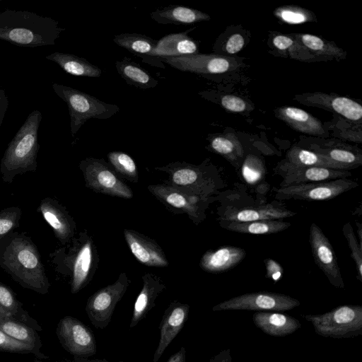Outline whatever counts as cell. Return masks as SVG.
I'll use <instances>...</instances> for the list:
<instances>
[{
	"label": "cell",
	"mask_w": 362,
	"mask_h": 362,
	"mask_svg": "<svg viewBox=\"0 0 362 362\" xmlns=\"http://www.w3.org/2000/svg\"><path fill=\"white\" fill-rule=\"evenodd\" d=\"M0 267L22 287L42 295L49 292L40 254L26 233L14 231L0 242Z\"/></svg>",
	"instance_id": "obj_1"
},
{
	"label": "cell",
	"mask_w": 362,
	"mask_h": 362,
	"mask_svg": "<svg viewBox=\"0 0 362 362\" xmlns=\"http://www.w3.org/2000/svg\"><path fill=\"white\" fill-rule=\"evenodd\" d=\"M65 28L54 19L28 11H0V40L28 47L55 45Z\"/></svg>",
	"instance_id": "obj_2"
},
{
	"label": "cell",
	"mask_w": 362,
	"mask_h": 362,
	"mask_svg": "<svg viewBox=\"0 0 362 362\" xmlns=\"http://www.w3.org/2000/svg\"><path fill=\"white\" fill-rule=\"evenodd\" d=\"M41 121L42 112L38 110L32 111L8 144L0 163L4 182L11 184L16 175L36 170Z\"/></svg>",
	"instance_id": "obj_3"
},
{
	"label": "cell",
	"mask_w": 362,
	"mask_h": 362,
	"mask_svg": "<svg viewBox=\"0 0 362 362\" xmlns=\"http://www.w3.org/2000/svg\"><path fill=\"white\" fill-rule=\"evenodd\" d=\"M49 258L58 273L70 278L72 294L77 293L89 284L98 262L94 243L86 231L74 238L70 245L50 253Z\"/></svg>",
	"instance_id": "obj_4"
},
{
	"label": "cell",
	"mask_w": 362,
	"mask_h": 362,
	"mask_svg": "<svg viewBox=\"0 0 362 362\" xmlns=\"http://www.w3.org/2000/svg\"><path fill=\"white\" fill-rule=\"evenodd\" d=\"M52 88L67 105L72 136L87 120L109 119L119 110V107L115 104L107 103L70 86L54 83Z\"/></svg>",
	"instance_id": "obj_5"
},
{
	"label": "cell",
	"mask_w": 362,
	"mask_h": 362,
	"mask_svg": "<svg viewBox=\"0 0 362 362\" xmlns=\"http://www.w3.org/2000/svg\"><path fill=\"white\" fill-rule=\"evenodd\" d=\"M303 317L310 322L320 336L344 339L362 334V306L344 305L321 315Z\"/></svg>",
	"instance_id": "obj_6"
},
{
	"label": "cell",
	"mask_w": 362,
	"mask_h": 362,
	"mask_svg": "<svg viewBox=\"0 0 362 362\" xmlns=\"http://www.w3.org/2000/svg\"><path fill=\"white\" fill-rule=\"evenodd\" d=\"M156 170L168 175L167 184L187 192L208 197L215 189V182L209 168L203 163L196 165L176 161Z\"/></svg>",
	"instance_id": "obj_7"
},
{
	"label": "cell",
	"mask_w": 362,
	"mask_h": 362,
	"mask_svg": "<svg viewBox=\"0 0 362 362\" xmlns=\"http://www.w3.org/2000/svg\"><path fill=\"white\" fill-rule=\"evenodd\" d=\"M86 186L97 193L131 199L130 187L116 175L111 165L103 158H86L79 163Z\"/></svg>",
	"instance_id": "obj_8"
},
{
	"label": "cell",
	"mask_w": 362,
	"mask_h": 362,
	"mask_svg": "<svg viewBox=\"0 0 362 362\" xmlns=\"http://www.w3.org/2000/svg\"><path fill=\"white\" fill-rule=\"evenodd\" d=\"M358 186V183L349 178L337 179L300 184L284 187L273 188L277 200L326 201Z\"/></svg>",
	"instance_id": "obj_9"
},
{
	"label": "cell",
	"mask_w": 362,
	"mask_h": 362,
	"mask_svg": "<svg viewBox=\"0 0 362 362\" xmlns=\"http://www.w3.org/2000/svg\"><path fill=\"white\" fill-rule=\"evenodd\" d=\"M130 282L127 275L121 273L116 281L99 289L88 298L85 310L96 329H103L108 326L115 308L126 293Z\"/></svg>",
	"instance_id": "obj_10"
},
{
	"label": "cell",
	"mask_w": 362,
	"mask_h": 362,
	"mask_svg": "<svg viewBox=\"0 0 362 362\" xmlns=\"http://www.w3.org/2000/svg\"><path fill=\"white\" fill-rule=\"evenodd\" d=\"M148 189L172 212L187 214L196 224L206 218L205 210L210 201L208 197L192 194L166 184L151 185L148 186Z\"/></svg>",
	"instance_id": "obj_11"
},
{
	"label": "cell",
	"mask_w": 362,
	"mask_h": 362,
	"mask_svg": "<svg viewBox=\"0 0 362 362\" xmlns=\"http://www.w3.org/2000/svg\"><path fill=\"white\" fill-rule=\"evenodd\" d=\"M300 302L289 296L267 291L245 293L224 300L212 308L213 311L255 310L281 312L292 310Z\"/></svg>",
	"instance_id": "obj_12"
},
{
	"label": "cell",
	"mask_w": 362,
	"mask_h": 362,
	"mask_svg": "<svg viewBox=\"0 0 362 362\" xmlns=\"http://www.w3.org/2000/svg\"><path fill=\"white\" fill-rule=\"evenodd\" d=\"M56 334L62 348L73 356L88 358L97 352L94 333L76 317H62L57 324Z\"/></svg>",
	"instance_id": "obj_13"
},
{
	"label": "cell",
	"mask_w": 362,
	"mask_h": 362,
	"mask_svg": "<svg viewBox=\"0 0 362 362\" xmlns=\"http://www.w3.org/2000/svg\"><path fill=\"white\" fill-rule=\"evenodd\" d=\"M309 243L315 264L333 286L344 288L334 248L329 240L315 223H313L310 227Z\"/></svg>",
	"instance_id": "obj_14"
},
{
	"label": "cell",
	"mask_w": 362,
	"mask_h": 362,
	"mask_svg": "<svg viewBox=\"0 0 362 362\" xmlns=\"http://www.w3.org/2000/svg\"><path fill=\"white\" fill-rule=\"evenodd\" d=\"M275 174L283 177L279 187L348 178L351 173L346 170H335L322 167H305L291 165L284 160L274 168Z\"/></svg>",
	"instance_id": "obj_15"
},
{
	"label": "cell",
	"mask_w": 362,
	"mask_h": 362,
	"mask_svg": "<svg viewBox=\"0 0 362 362\" xmlns=\"http://www.w3.org/2000/svg\"><path fill=\"white\" fill-rule=\"evenodd\" d=\"M177 70L208 76L223 74L231 69V59L218 54H192L179 57L160 59Z\"/></svg>",
	"instance_id": "obj_16"
},
{
	"label": "cell",
	"mask_w": 362,
	"mask_h": 362,
	"mask_svg": "<svg viewBox=\"0 0 362 362\" xmlns=\"http://www.w3.org/2000/svg\"><path fill=\"white\" fill-rule=\"evenodd\" d=\"M37 211L49 225L55 237L62 245L70 243L74 238L76 223L66 209L57 200L51 197L42 199Z\"/></svg>",
	"instance_id": "obj_17"
},
{
	"label": "cell",
	"mask_w": 362,
	"mask_h": 362,
	"mask_svg": "<svg viewBox=\"0 0 362 362\" xmlns=\"http://www.w3.org/2000/svg\"><path fill=\"white\" fill-rule=\"evenodd\" d=\"M189 313V305L178 300L170 302L159 325L160 339L153 361L158 362L163 354L184 327Z\"/></svg>",
	"instance_id": "obj_18"
},
{
	"label": "cell",
	"mask_w": 362,
	"mask_h": 362,
	"mask_svg": "<svg viewBox=\"0 0 362 362\" xmlns=\"http://www.w3.org/2000/svg\"><path fill=\"white\" fill-rule=\"evenodd\" d=\"M199 53L196 41L187 32L170 33L158 40L154 52L150 55L148 64L165 68L160 58L179 57Z\"/></svg>",
	"instance_id": "obj_19"
},
{
	"label": "cell",
	"mask_w": 362,
	"mask_h": 362,
	"mask_svg": "<svg viewBox=\"0 0 362 362\" xmlns=\"http://www.w3.org/2000/svg\"><path fill=\"white\" fill-rule=\"evenodd\" d=\"M124 235L132 253L139 262L156 267L168 265L163 250L154 240L131 229H125Z\"/></svg>",
	"instance_id": "obj_20"
},
{
	"label": "cell",
	"mask_w": 362,
	"mask_h": 362,
	"mask_svg": "<svg viewBox=\"0 0 362 362\" xmlns=\"http://www.w3.org/2000/svg\"><path fill=\"white\" fill-rule=\"evenodd\" d=\"M301 103L334 111L353 121L360 120L362 107L357 102L342 96H332L322 93L304 94L296 97Z\"/></svg>",
	"instance_id": "obj_21"
},
{
	"label": "cell",
	"mask_w": 362,
	"mask_h": 362,
	"mask_svg": "<svg viewBox=\"0 0 362 362\" xmlns=\"http://www.w3.org/2000/svg\"><path fill=\"white\" fill-rule=\"evenodd\" d=\"M142 280V288L134 305L130 329L134 328L146 317L149 311L156 306L158 296L166 288L162 279L152 273L143 275Z\"/></svg>",
	"instance_id": "obj_22"
},
{
	"label": "cell",
	"mask_w": 362,
	"mask_h": 362,
	"mask_svg": "<svg viewBox=\"0 0 362 362\" xmlns=\"http://www.w3.org/2000/svg\"><path fill=\"white\" fill-rule=\"evenodd\" d=\"M246 256L244 249L232 245L207 250L202 257L200 267L213 274L225 272L238 265Z\"/></svg>",
	"instance_id": "obj_23"
},
{
	"label": "cell",
	"mask_w": 362,
	"mask_h": 362,
	"mask_svg": "<svg viewBox=\"0 0 362 362\" xmlns=\"http://www.w3.org/2000/svg\"><path fill=\"white\" fill-rule=\"evenodd\" d=\"M252 320L265 334L274 337H284L301 327L296 318L278 312H256Z\"/></svg>",
	"instance_id": "obj_24"
},
{
	"label": "cell",
	"mask_w": 362,
	"mask_h": 362,
	"mask_svg": "<svg viewBox=\"0 0 362 362\" xmlns=\"http://www.w3.org/2000/svg\"><path fill=\"white\" fill-rule=\"evenodd\" d=\"M297 213L272 204L249 206L226 211L221 220L235 222H248L262 220H279L295 216Z\"/></svg>",
	"instance_id": "obj_25"
},
{
	"label": "cell",
	"mask_w": 362,
	"mask_h": 362,
	"mask_svg": "<svg viewBox=\"0 0 362 362\" xmlns=\"http://www.w3.org/2000/svg\"><path fill=\"white\" fill-rule=\"evenodd\" d=\"M151 19L160 24L187 25L210 19V16L197 9L180 5H169L150 13Z\"/></svg>",
	"instance_id": "obj_26"
},
{
	"label": "cell",
	"mask_w": 362,
	"mask_h": 362,
	"mask_svg": "<svg viewBox=\"0 0 362 362\" xmlns=\"http://www.w3.org/2000/svg\"><path fill=\"white\" fill-rule=\"evenodd\" d=\"M276 115L293 129L311 135L322 136L325 130L322 123L308 112L293 107H281Z\"/></svg>",
	"instance_id": "obj_27"
},
{
	"label": "cell",
	"mask_w": 362,
	"mask_h": 362,
	"mask_svg": "<svg viewBox=\"0 0 362 362\" xmlns=\"http://www.w3.org/2000/svg\"><path fill=\"white\" fill-rule=\"evenodd\" d=\"M45 59L57 64L65 72L73 76L96 78L102 74L100 68L74 54L54 52Z\"/></svg>",
	"instance_id": "obj_28"
},
{
	"label": "cell",
	"mask_w": 362,
	"mask_h": 362,
	"mask_svg": "<svg viewBox=\"0 0 362 362\" xmlns=\"http://www.w3.org/2000/svg\"><path fill=\"white\" fill-rule=\"evenodd\" d=\"M115 67L120 76L129 86L148 89L158 84L156 78L131 58L125 57L120 61H116Z\"/></svg>",
	"instance_id": "obj_29"
},
{
	"label": "cell",
	"mask_w": 362,
	"mask_h": 362,
	"mask_svg": "<svg viewBox=\"0 0 362 362\" xmlns=\"http://www.w3.org/2000/svg\"><path fill=\"white\" fill-rule=\"evenodd\" d=\"M220 226L230 231L253 235H269L288 229L291 223L279 220H262L248 222H235L219 220Z\"/></svg>",
	"instance_id": "obj_30"
},
{
	"label": "cell",
	"mask_w": 362,
	"mask_h": 362,
	"mask_svg": "<svg viewBox=\"0 0 362 362\" xmlns=\"http://www.w3.org/2000/svg\"><path fill=\"white\" fill-rule=\"evenodd\" d=\"M0 329L11 337L32 346L38 354L40 360L48 358L40 351L42 344L35 329L11 317L0 322Z\"/></svg>",
	"instance_id": "obj_31"
},
{
	"label": "cell",
	"mask_w": 362,
	"mask_h": 362,
	"mask_svg": "<svg viewBox=\"0 0 362 362\" xmlns=\"http://www.w3.org/2000/svg\"><path fill=\"white\" fill-rule=\"evenodd\" d=\"M284 160L297 166L322 167L335 170H349L346 166L330 160L321 153L296 146L292 147L287 152L286 159Z\"/></svg>",
	"instance_id": "obj_32"
},
{
	"label": "cell",
	"mask_w": 362,
	"mask_h": 362,
	"mask_svg": "<svg viewBox=\"0 0 362 362\" xmlns=\"http://www.w3.org/2000/svg\"><path fill=\"white\" fill-rule=\"evenodd\" d=\"M113 41L119 47L141 57L147 63L154 52L158 40L139 33H121L114 36Z\"/></svg>",
	"instance_id": "obj_33"
},
{
	"label": "cell",
	"mask_w": 362,
	"mask_h": 362,
	"mask_svg": "<svg viewBox=\"0 0 362 362\" xmlns=\"http://www.w3.org/2000/svg\"><path fill=\"white\" fill-rule=\"evenodd\" d=\"M0 306L13 319L35 329L42 331V327L23 308V304L17 299L13 291L0 281Z\"/></svg>",
	"instance_id": "obj_34"
},
{
	"label": "cell",
	"mask_w": 362,
	"mask_h": 362,
	"mask_svg": "<svg viewBox=\"0 0 362 362\" xmlns=\"http://www.w3.org/2000/svg\"><path fill=\"white\" fill-rule=\"evenodd\" d=\"M209 140L207 148L210 151L222 156L235 168L240 167L243 157V148L234 135H212Z\"/></svg>",
	"instance_id": "obj_35"
},
{
	"label": "cell",
	"mask_w": 362,
	"mask_h": 362,
	"mask_svg": "<svg viewBox=\"0 0 362 362\" xmlns=\"http://www.w3.org/2000/svg\"><path fill=\"white\" fill-rule=\"evenodd\" d=\"M308 51L317 55L337 58L345 57L344 52L334 44L310 34L292 35Z\"/></svg>",
	"instance_id": "obj_36"
},
{
	"label": "cell",
	"mask_w": 362,
	"mask_h": 362,
	"mask_svg": "<svg viewBox=\"0 0 362 362\" xmlns=\"http://www.w3.org/2000/svg\"><path fill=\"white\" fill-rule=\"evenodd\" d=\"M109 164L124 179L136 183L139 174L136 165L133 158L122 151H111L107 154Z\"/></svg>",
	"instance_id": "obj_37"
},
{
	"label": "cell",
	"mask_w": 362,
	"mask_h": 362,
	"mask_svg": "<svg viewBox=\"0 0 362 362\" xmlns=\"http://www.w3.org/2000/svg\"><path fill=\"white\" fill-rule=\"evenodd\" d=\"M274 46L280 51L287 52L292 58L307 61L313 55L296 40L286 35H279L273 38Z\"/></svg>",
	"instance_id": "obj_38"
},
{
	"label": "cell",
	"mask_w": 362,
	"mask_h": 362,
	"mask_svg": "<svg viewBox=\"0 0 362 362\" xmlns=\"http://www.w3.org/2000/svg\"><path fill=\"white\" fill-rule=\"evenodd\" d=\"M22 213L21 209L16 206L0 211V242L19 227Z\"/></svg>",
	"instance_id": "obj_39"
},
{
	"label": "cell",
	"mask_w": 362,
	"mask_h": 362,
	"mask_svg": "<svg viewBox=\"0 0 362 362\" xmlns=\"http://www.w3.org/2000/svg\"><path fill=\"white\" fill-rule=\"evenodd\" d=\"M330 160L346 166L349 170L358 168L362 164L361 154H356L351 151L342 148H331L324 151H317Z\"/></svg>",
	"instance_id": "obj_40"
},
{
	"label": "cell",
	"mask_w": 362,
	"mask_h": 362,
	"mask_svg": "<svg viewBox=\"0 0 362 362\" xmlns=\"http://www.w3.org/2000/svg\"><path fill=\"white\" fill-rule=\"evenodd\" d=\"M342 232L347 241L351 257L356 264L357 279L362 282V245L359 244L350 223L343 226Z\"/></svg>",
	"instance_id": "obj_41"
},
{
	"label": "cell",
	"mask_w": 362,
	"mask_h": 362,
	"mask_svg": "<svg viewBox=\"0 0 362 362\" xmlns=\"http://www.w3.org/2000/svg\"><path fill=\"white\" fill-rule=\"evenodd\" d=\"M0 351L17 354H32L40 359L38 354L32 346L11 337L1 329Z\"/></svg>",
	"instance_id": "obj_42"
},
{
	"label": "cell",
	"mask_w": 362,
	"mask_h": 362,
	"mask_svg": "<svg viewBox=\"0 0 362 362\" xmlns=\"http://www.w3.org/2000/svg\"><path fill=\"white\" fill-rule=\"evenodd\" d=\"M243 176L251 185L259 181L265 175L264 168L256 157L248 156L243 165Z\"/></svg>",
	"instance_id": "obj_43"
},
{
	"label": "cell",
	"mask_w": 362,
	"mask_h": 362,
	"mask_svg": "<svg viewBox=\"0 0 362 362\" xmlns=\"http://www.w3.org/2000/svg\"><path fill=\"white\" fill-rule=\"evenodd\" d=\"M276 15L288 23H302L310 19L305 11L296 7H282L278 9Z\"/></svg>",
	"instance_id": "obj_44"
},
{
	"label": "cell",
	"mask_w": 362,
	"mask_h": 362,
	"mask_svg": "<svg viewBox=\"0 0 362 362\" xmlns=\"http://www.w3.org/2000/svg\"><path fill=\"white\" fill-rule=\"evenodd\" d=\"M220 102L225 109L234 112H243L247 108L245 102L235 95H226L221 98Z\"/></svg>",
	"instance_id": "obj_45"
},
{
	"label": "cell",
	"mask_w": 362,
	"mask_h": 362,
	"mask_svg": "<svg viewBox=\"0 0 362 362\" xmlns=\"http://www.w3.org/2000/svg\"><path fill=\"white\" fill-rule=\"evenodd\" d=\"M264 263L266 270L265 277L272 280L274 283L279 281L284 273L282 266L272 258L264 259Z\"/></svg>",
	"instance_id": "obj_46"
},
{
	"label": "cell",
	"mask_w": 362,
	"mask_h": 362,
	"mask_svg": "<svg viewBox=\"0 0 362 362\" xmlns=\"http://www.w3.org/2000/svg\"><path fill=\"white\" fill-rule=\"evenodd\" d=\"M244 42V38L241 35L234 34L228 39L225 50L228 54L237 53L243 48Z\"/></svg>",
	"instance_id": "obj_47"
},
{
	"label": "cell",
	"mask_w": 362,
	"mask_h": 362,
	"mask_svg": "<svg viewBox=\"0 0 362 362\" xmlns=\"http://www.w3.org/2000/svg\"><path fill=\"white\" fill-rule=\"evenodd\" d=\"M8 99L5 90L0 88V129L6 114Z\"/></svg>",
	"instance_id": "obj_48"
},
{
	"label": "cell",
	"mask_w": 362,
	"mask_h": 362,
	"mask_svg": "<svg viewBox=\"0 0 362 362\" xmlns=\"http://www.w3.org/2000/svg\"><path fill=\"white\" fill-rule=\"evenodd\" d=\"M209 362H233L230 349L220 351L218 354L214 356Z\"/></svg>",
	"instance_id": "obj_49"
},
{
	"label": "cell",
	"mask_w": 362,
	"mask_h": 362,
	"mask_svg": "<svg viewBox=\"0 0 362 362\" xmlns=\"http://www.w3.org/2000/svg\"><path fill=\"white\" fill-rule=\"evenodd\" d=\"M186 361V349L185 346L171 355L166 362H185Z\"/></svg>",
	"instance_id": "obj_50"
},
{
	"label": "cell",
	"mask_w": 362,
	"mask_h": 362,
	"mask_svg": "<svg viewBox=\"0 0 362 362\" xmlns=\"http://www.w3.org/2000/svg\"><path fill=\"white\" fill-rule=\"evenodd\" d=\"M60 362H109L105 359H89L88 358L74 356L73 359H64ZM117 362H124L122 361Z\"/></svg>",
	"instance_id": "obj_51"
},
{
	"label": "cell",
	"mask_w": 362,
	"mask_h": 362,
	"mask_svg": "<svg viewBox=\"0 0 362 362\" xmlns=\"http://www.w3.org/2000/svg\"><path fill=\"white\" fill-rule=\"evenodd\" d=\"M11 317L0 306V322Z\"/></svg>",
	"instance_id": "obj_52"
},
{
	"label": "cell",
	"mask_w": 362,
	"mask_h": 362,
	"mask_svg": "<svg viewBox=\"0 0 362 362\" xmlns=\"http://www.w3.org/2000/svg\"><path fill=\"white\" fill-rule=\"evenodd\" d=\"M357 226H358V243L361 245H362V237H361V235H362V226H361V223H356Z\"/></svg>",
	"instance_id": "obj_53"
},
{
	"label": "cell",
	"mask_w": 362,
	"mask_h": 362,
	"mask_svg": "<svg viewBox=\"0 0 362 362\" xmlns=\"http://www.w3.org/2000/svg\"><path fill=\"white\" fill-rule=\"evenodd\" d=\"M34 362H42L41 360L38 359V358H35L34 360Z\"/></svg>",
	"instance_id": "obj_54"
}]
</instances>
